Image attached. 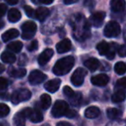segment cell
Wrapping results in <instances>:
<instances>
[{"label": "cell", "mask_w": 126, "mask_h": 126, "mask_svg": "<svg viewBox=\"0 0 126 126\" xmlns=\"http://www.w3.org/2000/svg\"><path fill=\"white\" fill-rule=\"evenodd\" d=\"M73 35L76 40L84 41L90 36V23L81 14L73 16L71 21Z\"/></svg>", "instance_id": "6da1fadb"}, {"label": "cell", "mask_w": 126, "mask_h": 126, "mask_svg": "<svg viewBox=\"0 0 126 126\" xmlns=\"http://www.w3.org/2000/svg\"><path fill=\"white\" fill-rule=\"evenodd\" d=\"M74 65H75V58L73 56H66L57 61L53 67L52 72L54 73V74L58 76L65 75L71 70Z\"/></svg>", "instance_id": "7a4b0ae2"}, {"label": "cell", "mask_w": 126, "mask_h": 126, "mask_svg": "<svg viewBox=\"0 0 126 126\" xmlns=\"http://www.w3.org/2000/svg\"><path fill=\"white\" fill-rule=\"evenodd\" d=\"M69 110V105L65 101L57 100L51 109V115L54 118H61L63 116H66Z\"/></svg>", "instance_id": "3957f363"}, {"label": "cell", "mask_w": 126, "mask_h": 126, "mask_svg": "<svg viewBox=\"0 0 126 126\" xmlns=\"http://www.w3.org/2000/svg\"><path fill=\"white\" fill-rule=\"evenodd\" d=\"M22 37L24 40H30L34 36L37 30V25L33 21L25 22L22 25Z\"/></svg>", "instance_id": "277c9868"}, {"label": "cell", "mask_w": 126, "mask_h": 126, "mask_svg": "<svg viewBox=\"0 0 126 126\" xmlns=\"http://www.w3.org/2000/svg\"><path fill=\"white\" fill-rule=\"evenodd\" d=\"M30 98H31V92L25 88H22V89H18L14 92L10 99L14 104H17L21 102L28 100L30 99Z\"/></svg>", "instance_id": "5b68a950"}, {"label": "cell", "mask_w": 126, "mask_h": 126, "mask_svg": "<svg viewBox=\"0 0 126 126\" xmlns=\"http://www.w3.org/2000/svg\"><path fill=\"white\" fill-rule=\"evenodd\" d=\"M121 32L120 25L115 21H110L104 29V35L108 38H114L119 35Z\"/></svg>", "instance_id": "8992f818"}, {"label": "cell", "mask_w": 126, "mask_h": 126, "mask_svg": "<svg viewBox=\"0 0 126 126\" xmlns=\"http://www.w3.org/2000/svg\"><path fill=\"white\" fill-rule=\"evenodd\" d=\"M87 75V71L84 68H81V67H78L77 69L73 73L71 76V83L75 86H80L83 84L84 82L85 76Z\"/></svg>", "instance_id": "52a82bcc"}, {"label": "cell", "mask_w": 126, "mask_h": 126, "mask_svg": "<svg viewBox=\"0 0 126 126\" xmlns=\"http://www.w3.org/2000/svg\"><path fill=\"white\" fill-rule=\"evenodd\" d=\"M47 79V75L40 72V70H33L31 72L30 75L28 76V81L31 85L36 86Z\"/></svg>", "instance_id": "ba28073f"}, {"label": "cell", "mask_w": 126, "mask_h": 126, "mask_svg": "<svg viewBox=\"0 0 126 126\" xmlns=\"http://www.w3.org/2000/svg\"><path fill=\"white\" fill-rule=\"evenodd\" d=\"M106 17V14L103 11H98L94 13L93 15L90 17L89 23L90 24L95 28H100L102 26L103 23H104V19Z\"/></svg>", "instance_id": "9c48e42d"}, {"label": "cell", "mask_w": 126, "mask_h": 126, "mask_svg": "<svg viewBox=\"0 0 126 126\" xmlns=\"http://www.w3.org/2000/svg\"><path fill=\"white\" fill-rule=\"evenodd\" d=\"M91 82L93 85L97 86H104L109 82V77L106 74H100L98 75L93 76L91 78Z\"/></svg>", "instance_id": "30bf717a"}, {"label": "cell", "mask_w": 126, "mask_h": 126, "mask_svg": "<svg viewBox=\"0 0 126 126\" xmlns=\"http://www.w3.org/2000/svg\"><path fill=\"white\" fill-rule=\"evenodd\" d=\"M54 54V52L51 49H47L46 50H44L41 54H40L38 58V62L40 66L46 65L49 61L51 59V57Z\"/></svg>", "instance_id": "8fae6325"}, {"label": "cell", "mask_w": 126, "mask_h": 126, "mask_svg": "<svg viewBox=\"0 0 126 126\" xmlns=\"http://www.w3.org/2000/svg\"><path fill=\"white\" fill-rule=\"evenodd\" d=\"M71 42L69 39H63V40L60 41L56 46V49L58 53L59 54H63V53H67L71 49Z\"/></svg>", "instance_id": "7c38bea8"}, {"label": "cell", "mask_w": 126, "mask_h": 126, "mask_svg": "<svg viewBox=\"0 0 126 126\" xmlns=\"http://www.w3.org/2000/svg\"><path fill=\"white\" fill-rule=\"evenodd\" d=\"M60 85H61V80L59 79H51L48 82H47L45 84V89L47 91H48L49 93H56L60 87Z\"/></svg>", "instance_id": "4fadbf2b"}, {"label": "cell", "mask_w": 126, "mask_h": 126, "mask_svg": "<svg viewBox=\"0 0 126 126\" xmlns=\"http://www.w3.org/2000/svg\"><path fill=\"white\" fill-rule=\"evenodd\" d=\"M125 0H111V9L113 12H116V13L125 11Z\"/></svg>", "instance_id": "5bb4252c"}, {"label": "cell", "mask_w": 126, "mask_h": 126, "mask_svg": "<svg viewBox=\"0 0 126 126\" xmlns=\"http://www.w3.org/2000/svg\"><path fill=\"white\" fill-rule=\"evenodd\" d=\"M84 66L88 69H89L91 72H94L100 67V62L96 58H89L84 61Z\"/></svg>", "instance_id": "9a60e30c"}, {"label": "cell", "mask_w": 126, "mask_h": 126, "mask_svg": "<svg viewBox=\"0 0 126 126\" xmlns=\"http://www.w3.org/2000/svg\"><path fill=\"white\" fill-rule=\"evenodd\" d=\"M17 36H19V31L16 29H10L2 35V40L3 42H7L12 39L16 38Z\"/></svg>", "instance_id": "2e32d148"}, {"label": "cell", "mask_w": 126, "mask_h": 126, "mask_svg": "<svg viewBox=\"0 0 126 126\" xmlns=\"http://www.w3.org/2000/svg\"><path fill=\"white\" fill-rule=\"evenodd\" d=\"M84 114L87 118H96L97 117L100 116V110L96 106H90L87 108Z\"/></svg>", "instance_id": "e0dca14e"}, {"label": "cell", "mask_w": 126, "mask_h": 126, "mask_svg": "<svg viewBox=\"0 0 126 126\" xmlns=\"http://www.w3.org/2000/svg\"><path fill=\"white\" fill-rule=\"evenodd\" d=\"M9 74H10L11 77L14 78H22L26 75L27 70L24 68H19L16 69L15 67H10L8 71Z\"/></svg>", "instance_id": "ac0fdd59"}, {"label": "cell", "mask_w": 126, "mask_h": 126, "mask_svg": "<svg viewBox=\"0 0 126 126\" xmlns=\"http://www.w3.org/2000/svg\"><path fill=\"white\" fill-rule=\"evenodd\" d=\"M50 11L46 7H40L36 10V18L40 22H43L47 19V17L49 16Z\"/></svg>", "instance_id": "d6986e66"}, {"label": "cell", "mask_w": 126, "mask_h": 126, "mask_svg": "<svg viewBox=\"0 0 126 126\" xmlns=\"http://www.w3.org/2000/svg\"><path fill=\"white\" fill-rule=\"evenodd\" d=\"M22 17L21 12L17 9H11L8 13V20L10 23H16Z\"/></svg>", "instance_id": "ffe728a7"}, {"label": "cell", "mask_w": 126, "mask_h": 126, "mask_svg": "<svg viewBox=\"0 0 126 126\" xmlns=\"http://www.w3.org/2000/svg\"><path fill=\"white\" fill-rule=\"evenodd\" d=\"M28 118L33 123H40L43 120V115L38 110H32L31 113L28 116Z\"/></svg>", "instance_id": "44dd1931"}, {"label": "cell", "mask_w": 126, "mask_h": 126, "mask_svg": "<svg viewBox=\"0 0 126 126\" xmlns=\"http://www.w3.org/2000/svg\"><path fill=\"white\" fill-rule=\"evenodd\" d=\"M107 117L111 120L118 119L122 117V111L117 108H109L106 111Z\"/></svg>", "instance_id": "7402d4cb"}, {"label": "cell", "mask_w": 126, "mask_h": 126, "mask_svg": "<svg viewBox=\"0 0 126 126\" xmlns=\"http://www.w3.org/2000/svg\"><path fill=\"white\" fill-rule=\"evenodd\" d=\"M16 55L12 52H9V51H4L1 54V60L4 63H13L16 61Z\"/></svg>", "instance_id": "603a6c76"}, {"label": "cell", "mask_w": 126, "mask_h": 126, "mask_svg": "<svg viewBox=\"0 0 126 126\" xmlns=\"http://www.w3.org/2000/svg\"><path fill=\"white\" fill-rule=\"evenodd\" d=\"M126 98V94L122 90H118L112 95H111V101L114 103H120L123 102Z\"/></svg>", "instance_id": "cb8c5ba5"}, {"label": "cell", "mask_w": 126, "mask_h": 126, "mask_svg": "<svg viewBox=\"0 0 126 126\" xmlns=\"http://www.w3.org/2000/svg\"><path fill=\"white\" fill-rule=\"evenodd\" d=\"M25 119L26 117L23 115V113L22 111L17 112L16 114L14 116L13 121H14V125L15 126H25Z\"/></svg>", "instance_id": "d4e9b609"}, {"label": "cell", "mask_w": 126, "mask_h": 126, "mask_svg": "<svg viewBox=\"0 0 126 126\" xmlns=\"http://www.w3.org/2000/svg\"><path fill=\"white\" fill-rule=\"evenodd\" d=\"M111 46L106 42H101L97 45V50L100 55H107Z\"/></svg>", "instance_id": "484cf974"}, {"label": "cell", "mask_w": 126, "mask_h": 126, "mask_svg": "<svg viewBox=\"0 0 126 126\" xmlns=\"http://www.w3.org/2000/svg\"><path fill=\"white\" fill-rule=\"evenodd\" d=\"M22 42H19V41H16V42H13L11 43H10L7 48H8L9 50H10L11 52H14V53H19L22 49Z\"/></svg>", "instance_id": "4316f807"}, {"label": "cell", "mask_w": 126, "mask_h": 126, "mask_svg": "<svg viewBox=\"0 0 126 126\" xmlns=\"http://www.w3.org/2000/svg\"><path fill=\"white\" fill-rule=\"evenodd\" d=\"M51 104V99L48 94H42L40 97V104L44 110H47L50 107Z\"/></svg>", "instance_id": "83f0119b"}, {"label": "cell", "mask_w": 126, "mask_h": 126, "mask_svg": "<svg viewBox=\"0 0 126 126\" xmlns=\"http://www.w3.org/2000/svg\"><path fill=\"white\" fill-rule=\"evenodd\" d=\"M114 70L115 73L119 75H122V74H125L126 72V65L125 63L122 62V61H119V62H117L114 66Z\"/></svg>", "instance_id": "f1b7e54d"}, {"label": "cell", "mask_w": 126, "mask_h": 126, "mask_svg": "<svg viewBox=\"0 0 126 126\" xmlns=\"http://www.w3.org/2000/svg\"><path fill=\"white\" fill-rule=\"evenodd\" d=\"M24 11L26 15L30 18H36V11L29 5H25L24 6Z\"/></svg>", "instance_id": "f546056e"}, {"label": "cell", "mask_w": 126, "mask_h": 126, "mask_svg": "<svg viewBox=\"0 0 126 126\" xmlns=\"http://www.w3.org/2000/svg\"><path fill=\"white\" fill-rule=\"evenodd\" d=\"M10 113V107L7 104L0 103V118H4Z\"/></svg>", "instance_id": "4dcf8cb0"}, {"label": "cell", "mask_w": 126, "mask_h": 126, "mask_svg": "<svg viewBox=\"0 0 126 126\" xmlns=\"http://www.w3.org/2000/svg\"><path fill=\"white\" fill-rule=\"evenodd\" d=\"M115 86H116L117 89L122 90V91L126 89V77L121 78V79H118V80L117 81Z\"/></svg>", "instance_id": "1f68e13d"}, {"label": "cell", "mask_w": 126, "mask_h": 126, "mask_svg": "<svg viewBox=\"0 0 126 126\" xmlns=\"http://www.w3.org/2000/svg\"><path fill=\"white\" fill-rule=\"evenodd\" d=\"M81 99H82V97H81V94L80 93H76V95L74 96L72 99H70V103H71L72 105H79L80 103H81Z\"/></svg>", "instance_id": "d6a6232c"}, {"label": "cell", "mask_w": 126, "mask_h": 126, "mask_svg": "<svg viewBox=\"0 0 126 126\" xmlns=\"http://www.w3.org/2000/svg\"><path fill=\"white\" fill-rule=\"evenodd\" d=\"M63 94L66 96L69 99H72V98L76 95L75 92H74L73 90H72L71 88H70V86H64V87H63Z\"/></svg>", "instance_id": "836d02e7"}, {"label": "cell", "mask_w": 126, "mask_h": 126, "mask_svg": "<svg viewBox=\"0 0 126 126\" xmlns=\"http://www.w3.org/2000/svg\"><path fill=\"white\" fill-rule=\"evenodd\" d=\"M38 47H39L38 42H37V41H32L31 43L28 45V51H30V52H33V51L37 50V49H38Z\"/></svg>", "instance_id": "e575fe53"}, {"label": "cell", "mask_w": 126, "mask_h": 126, "mask_svg": "<svg viewBox=\"0 0 126 126\" xmlns=\"http://www.w3.org/2000/svg\"><path fill=\"white\" fill-rule=\"evenodd\" d=\"M8 80L5 78L0 77V90H5L8 87Z\"/></svg>", "instance_id": "d590c367"}, {"label": "cell", "mask_w": 126, "mask_h": 126, "mask_svg": "<svg viewBox=\"0 0 126 126\" xmlns=\"http://www.w3.org/2000/svg\"><path fill=\"white\" fill-rule=\"evenodd\" d=\"M118 53L120 57H125L126 56V45H121L118 49Z\"/></svg>", "instance_id": "8d00e7d4"}, {"label": "cell", "mask_w": 126, "mask_h": 126, "mask_svg": "<svg viewBox=\"0 0 126 126\" xmlns=\"http://www.w3.org/2000/svg\"><path fill=\"white\" fill-rule=\"evenodd\" d=\"M27 61H28V58H27L26 54H21V56L19 57L18 64L20 66H24L27 63Z\"/></svg>", "instance_id": "74e56055"}, {"label": "cell", "mask_w": 126, "mask_h": 126, "mask_svg": "<svg viewBox=\"0 0 126 126\" xmlns=\"http://www.w3.org/2000/svg\"><path fill=\"white\" fill-rule=\"evenodd\" d=\"M112 46H113V44H112ZM112 46H111V49L110 48L109 52H108L107 55H106L107 59H109V60H112L115 56V48H113Z\"/></svg>", "instance_id": "f35d334b"}, {"label": "cell", "mask_w": 126, "mask_h": 126, "mask_svg": "<svg viewBox=\"0 0 126 126\" xmlns=\"http://www.w3.org/2000/svg\"><path fill=\"white\" fill-rule=\"evenodd\" d=\"M7 10V6L4 3H0V17H3L6 13Z\"/></svg>", "instance_id": "ab89813d"}, {"label": "cell", "mask_w": 126, "mask_h": 126, "mask_svg": "<svg viewBox=\"0 0 126 126\" xmlns=\"http://www.w3.org/2000/svg\"><path fill=\"white\" fill-rule=\"evenodd\" d=\"M76 116V112L74 111V110H69L68 112H67V114H66V117L69 118H72Z\"/></svg>", "instance_id": "60d3db41"}, {"label": "cell", "mask_w": 126, "mask_h": 126, "mask_svg": "<svg viewBox=\"0 0 126 126\" xmlns=\"http://www.w3.org/2000/svg\"><path fill=\"white\" fill-rule=\"evenodd\" d=\"M78 1H79V0H63V3H64L65 4L69 5V4H73V3H77Z\"/></svg>", "instance_id": "b9f144b4"}, {"label": "cell", "mask_w": 126, "mask_h": 126, "mask_svg": "<svg viewBox=\"0 0 126 126\" xmlns=\"http://www.w3.org/2000/svg\"><path fill=\"white\" fill-rule=\"evenodd\" d=\"M39 1H40L41 3H43V4L47 5V4H51V3H52L54 0H39Z\"/></svg>", "instance_id": "7bdbcfd3"}, {"label": "cell", "mask_w": 126, "mask_h": 126, "mask_svg": "<svg viewBox=\"0 0 126 126\" xmlns=\"http://www.w3.org/2000/svg\"><path fill=\"white\" fill-rule=\"evenodd\" d=\"M57 126H72V125H70L68 122H59L57 124Z\"/></svg>", "instance_id": "ee69618b"}, {"label": "cell", "mask_w": 126, "mask_h": 126, "mask_svg": "<svg viewBox=\"0 0 126 126\" xmlns=\"http://www.w3.org/2000/svg\"><path fill=\"white\" fill-rule=\"evenodd\" d=\"M9 4H11V5H15L18 3V0H5Z\"/></svg>", "instance_id": "f6af8a7d"}, {"label": "cell", "mask_w": 126, "mask_h": 126, "mask_svg": "<svg viewBox=\"0 0 126 126\" xmlns=\"http://www.w3.org/2000/svg\"><path fill=\"white\" fill-rule=\"evenodd\" d=\"M4 70H5V67H4V66H3V64H1V63H0V74H2V73H3Z\"/></svg>", "instance_id": "bcb514c9"}, {"label": "cell", "mask_w": 126, "mask_h": 126, "mask_svg": "<svg viewBox=\"0 0 126 126\" xmlns=\"http://www.w3.org/2000/svg\"><path fill=\"white\" fill-rule=\"evenodd\" d=\"M3 26H4V22H3L2 19H0V29H3Z\"/></svg>", "instance_id": "7dc6e473"}, {"label": "cell", "mask_w": 126, "mask_h": 126, "mask_svg": "<svg viewBox=\"0 0 126 126\" xmlns=\"http://www.w3.org/2000/svg\"><path fill=\"white\" fill-rule=\"evenodd\" d=\"M0 126H8V125H5V124H3V123H2V124H0Z\"/></svg>", "instance_id": "c3c4849f"}, {"label": "cell", "mask_w": 126, "mask_h": 126, "mask_svg": "<svg viewBox=\"0 0 126 126\" xmlns=\"http://www.w3.org/2000/svg\"><path fill=\"white\" fill-rule=\"evenodd\" d=\"M43 126H49V125H43Z\"/></svg>", "instance_id": "681fc988"}]
</instances>
